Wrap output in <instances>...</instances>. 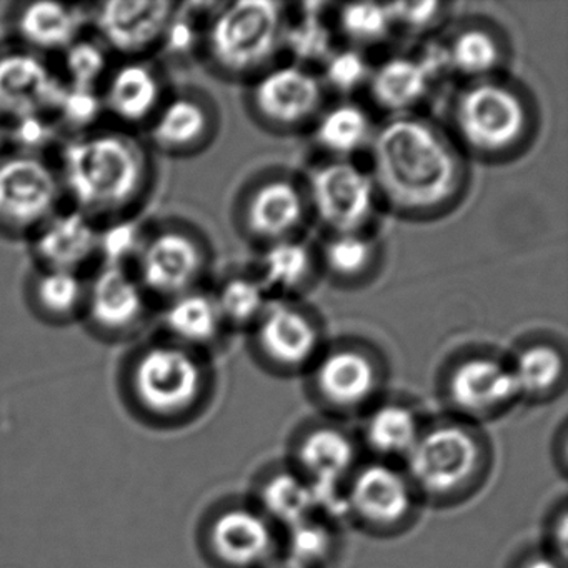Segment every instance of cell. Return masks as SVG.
I'll return each mask as SVG.
<instances>
[{"label":"cell","instance_id":"cell-11","mask_svg":"<svg viewBox=\"0 0 568 568\" xmlns=\"http://www.w3.org/2000/svg\"><path fill=\"white\" fill-rule=\"evenodd\" d=\"M442 398L448 415L480 427L520 402L508 362L487 354L454 362L442 381Z\"/></svg>","mask_w":568,"mask_h":568},{"label":"cell","instance_id":"cell-36","mask_svg":"<svg viewBox=\"0 0 568 568\" xmlns=\"http://www.w3.org/2000/svg\"><path fill=\"white\" fill-rule=\"evenodd\" d=\"M377 257V245L367 235L334 234L322 251V261L332 277L355 282L368 274Z\"/></svg>","mask_w":568,"mask_h":568},{"label":"cell","instance_id":"cell-6","mask_svg":"<svg viewBox=\"0 0 568 568\" xmlns=\"http://www.w3.org/2000/svg\"><path fill=\"white\" fill-rule=\"evenodd\" d=\"M344 501L345 520L378 538L410 530L424 508L400 464L367 457L345 481Z\"/></svg>","mask_w":568,"mask_h":568},{"label":"cell","instance_id":"cell-30","mask_svg":"<svg viewBox=\"0 0 568 568\" xmlns=\"http://www.w3.org/2000/svg\"><path fill=\"white\" fill-rule=\"evenodd\" d=\"M367 85L372 101L397 118L422 104L430 91L432 79L418 59L392 58L372 69Z\"/></svg>","mask_w":568,"mask_h":568},{"label":"cell","instance_id":"cell-37","mask_svg":"<svg viewBox=\"0 0 568 568\" xmlns=\"http://www.w3.org/2000/svg\"><path fill=\"white\" fill-rule=\"evenodd\" d=\"M148 229L149 224L139 214L99 224L98 265L131 268L141 251Z\"/></svg>","mask_w":568,"mask_h":568},{"label":"cell","instance_id":"cell-46","mask_svg":"<svg viewBox=\"0 0 568 568\" xmlns=\"http://www.w3.org/2000/svg\"><path fill=\"white\" fill-rule=\"evenodd\" d=\"M544 548L561 564L567 565L568 557V505L565 498L551 508L545 525Z\"/></svg>","mask_w":568,"mask_h":568},{"label":"cell","instance_id":"cell-13","mask_svg":"<svg viewBox=\"0 0 568 568\" xmlns=\"http://www.w3.org/2000/svg\"><path fill=\"white\" fill-rule=\"evenodd\" d=\"M205 547L219 568H264L282 551V531L251 498L231 501L209 520Z\"/></svg>","mask_w":568,"mask_h":568},{"label":"cell","instance_id":"cell-7","mask_svg":"<svg viewBox=\"0 0 568 568\" xmlns=\"http://www.w3.org/2000/svg\"><path fill=\"white\" fill-rule=\"evenodd\" d=\"M129 378L138 400L148 410L168 417L194 410L209 387L201 354L169 338L139 348Z\"/></svg>","mask_w":568,"mask_h":568},{"label":"cell","instance_id":"cell-15","mask_svg":"<svg viewBox=\"0 0 568 568\" xmlns=\"http://www.w3.org/2000/svg\"><path fill=\"white\" fill-rule=\"evenodd\" d=\"M288 464L314 488H344L364 460L357 434L331 417L305 422L291 438Z\"/></svg>","mask_w":568,"mask_h":568},{"label":"cell","instance_id":"cell-44","mask_svg":"<svg viewBox=\"0 0 568 568\" xmlns=\"http://www.w3.org/2000/svg\"><path fill=\"white\" fill-rule=\"evenodd\" d=\"M284 42H287L297 58L305 61H315V59L321 61L332 54L328 31L317 19H305L304 22L292 28L291 32H285Z\"/></svg>","mask_w":568,"mask_h":568},{"label":"cell","instance_id":"cell-4","mask_svg":"<svg viewBox=\"0 0 568 568\" xmlns=\"http://www.w3.org/2000/svg\"><path fill=\"white\" fill-rule=\"evenodd\" d=\"M282 4L241 0L212 12L202 48L212 71L231 79L261 75L284 44Z\"/></svg>","mask_w":568,"mask_h":568},{"label":"cell","instance_id":"cell-10","mask_svg":"<svg viewBox=\"0 0 568 568\" xmlns=\"http://www.w3.org/2000/svg\"><path fill=\"white\" fill-rule=\"evenodd\" d=\"M64 204L54 162L16 151L0 154V237L28 241Z\"/></svg>","mask_w":568,"mask_h":568},{"label":"cell","instance_id":"cell-25","mask_svg":"<svg viewBox=\"0 0 568 568\" xmlns=\"http://www.w3.org/2000/svg\"><path fill=\"white\" fill-rule=\"evenodd\" d=\"M307 212V197L291 179L274 178L261 182L245 197L242 207L244 229L267 242L287 241L297 232Z\"/></svg>","mask_w":568,"mask_h":568},{"label":"cell","instance_id":"cell-38","mask_svg":"<svg viewBox=\"0 0 568 568\" xmlns=\"http://www.w3.org/2000/svg\"><path fill=\"white\" fill-rule=\"evenodd\" d=\"M214 298L224 325L235 327L255 324L268 305L261 282L242 275L227 278Z\"/></svg>","mask_w":568,"mask_h":568},{"label":"cell","instance_id":"cell-12","mask_svg":"<svg viewBox=\"0 0 568 568\" xmlns=\"http://www.w3.org/2000/svg\"><path fill=\"white\" fill-rule=\"evenodd\" d=\"M155 304L132 268L98 265L88 277L82 321L98 338L124 342L138 337L154 317Z\"/></svg>","mask_w":568,"mask_h":568},{"label":"cell","instance_id":"cell-33","mask_svg":"<svg viewBox=\"0 0 568 568\" xmlns=\"http://www.w3.org/2000/svg\"><path fill=\"white\" fill-rule=\"evenodd\" d=\"M341 550V530L322 515H312L282 530V551L311 568H325Z\"/></svg>","mask_w":568,"mask_h":568},{"label":"cell","instance_id":"cell-40","mask_svg":"<svg viewBox=\"0 0 568 568\" xmlns=\"http://www.w3.org/2000/svg\"><path fill=\"white\" fill-rule=\"evenodd\" d=\"M338 29L354 45H372L384 42L394 24L387 6L345 4L337 16Z\"/></svg>","mask_w":568,"mask_h":568},{"label":"cell","instance_id":"cell-32","mask_svg":"<svg viewBox=\"0 0 568 568\" xmlns=\"http://www.w3.org/2000/svg\"><path fill=\"white\" fill-rule=\"evenodd\" d=\"M448 69L462 78L480 81L500 68L504 51L497 34L484 26H465L445 45Z\"/></svg>","mask_w":568,"mask_h":568},{"label":"cell","instance_id":"cell-3","mask_svg":"<svg viewBox=\"0 0 568 568\" xmlns=\"http://www.w3.org/2000/svg\"><path fill=\"white\" fill-rule=\"evenodd\" d=\"M494 462V445L480 425L445 415L428 418L402 467L424 507L455 508L487 485Z\"/></svg>","mask_w":568,"mask_h":568},{"label":"cell","instance_id":"cell-47","mask_svg":"<svg viewBox=\"0 0 568 568\" xmlns=\"http://www.w3.org/2000/svg\"><path fill=\"white\" fill-rule=\"evenodd\" d=\"M510 568H567V565L561 564L545 548H531L518 555Z\"/></svg>","mask_w":568,"mask_h":568},{"label":"cell","instance_id":"cell-43","mask_svg":"<svg viewBox=\"0 0 568 568\" xmlns=\"http://www.w3.org/2000/svg\"><path fill=\"white\" fill-rule=\"evenodd\" d=\"M202 32L199 31L194 12H189L185 6L178 4L159 52H168L172 58H184L194 51L195 45H202Z\"/></svg>","mask_w":568,"mask_h":568},{"label":"cell","instance_id":"cell-27","mask_svg":"<svg viewBox=\"0 0 568 568\" xmlns=\"http://www.w3.org/2000/svg\"><path fill=\"white\" fill-rule=\"evenodd\" d=\"M88 275L34 267L26 282V302L38 321L54 327L82 321Z\"/></svg>","mask_w":568,"mask_h":568},{"label":"cell","instance_id":"cell-18","mask_svg":"<svg viewBox=\"0 0 568 568\" xmlns=\"http://www.w3.org/2000/svg\"><path fill=\"white\" fill-rule=\"evenodd\" d=\"M254 325L255 357L274 374H307L324 351L317 322L294 305H267Z\"/></svg>","mask_w":568,"mask_h":568},{"label":"cell","instance_id":"cell-45","mask_svg":"<svg viewBox=\"0 0 568 568\" xmlns=\"http://www.w3.org/2000/svg\"><path fill=\"white\" fill-rule=\"evenodd\" d=\"M444 8L445 6L440 2H432V0L387 4L394 28H404L408 32H417V34L437 26L444 16Z\"/></svg>","mask_w":568,"mask_h":568},{"label":"cell","instance_id":"cell-20","mask_svg":"<svg viewBox=\"0 0 568 568\" xmlns=\"http://www.w3.org/2000/svg\"><path fill=\"white\" fill-rule=\"evenodd\" d=\"M324 85L301 65H281L257 75L251 92L254 114L268 128L291 131L318 118Z\"/></svg>","mask_w":568,"mask_h":568},{"label":"cell","instance_id":"cell-31","mask_svg":"<svg viewBox=\"0 0 568 568\" xmlns=\"http://www.w3.org/2000/svg\"><path fill=\"white\" fill-rule=\"evenodd\" d=\"M372 135L374 129L367 112L352 102H341L327 109L315 122V142L337 161H347L365 145H371Z\"/></svg>","mask_w":568,"mask_h":568},{"label":"cell","instance_id":"cell-35","mask_svg":"<svg viewBox=\"0 0 568 568\" xmlns=\"http://www.w3.org/2000/svg\"><path fill=\"white\" fill-rule=\"evenodd\" d=\"M114 61L111 52L89 32L59 55L58 72L69 88L99 91Z\"/></svg>","mask_w":568,"mask_h":568},{"label":"cell","instance_id":"cell-16","mask_svg":"<svg viewBox=\"0 0 568 568\" xmlns=\"http://www.w3.org/2000/svg\"><path fill=\"white\" fill-rule=\"evenodd\" d=\"M65 84L51 59L19 45H0V125L54 114Z\"/></svg>","mask_w":568,"mask_h":568},{"label":"cell","instance_id":"cell-8","mask_svg":"<svg viewBox=\"0 0 568 568\" xmlns=\"http://www.w3.org/2000/svg\"><path fill=\"white\" fill-rule=\"evenodd\" d=\"M207 267L204 237L185 222L164 221L149 225L131 268L151 301L162 305L201 288Z\"/></svg>","mask_w":568,"mask_h":568},{"label":"cell","instance_id":"cell-2","mask_svg":"<svg viewBox=\"0 0 568 568\" xmlns=\"http://www.w3.org/2000/svg\"><path fill=\"white\" fill-rule=\"evenodd\" d=\"M372 179L398 214L428 217L448 211L465 187V168L450 141L425 119L397 115L374 131Z\"/></svg>","mask_w":568,"mask_h":568},{"label":"cell","instance_id":"cell-9","mask_svg":"<svg viewBox=\"0 0 568 568\" xmlns=\"http://www.w3.org/2000/svg\"><path fill=\"white\" fill-rule=\"evenodd\" d=\"M307 394L324 417H361L382 398L385 371L364 345L338 344L322 351L307 371Z\"/></svg>","mask_w":568,"mask_h":568},{"label":"cell","instance_id":"cell-42","mask_svg":"<svg viewBox=\"0 0 568 568\" xmlns=\"http://www.w3.org/2000/svg\"><path fill=\"white\" fill-rule=\"evenodd\" d=\"M371 64L357 49L332 52L325 59L324 81L328 88L341 94H352L367 85Z\"/></svg>","mask_w":568,"mask_h":568},{"label":"cell","instance_id":"cell-1","mask_svg":"<svg viewBox=\"0 0 568 568\" xmlns=\"http://www.w3.org/2000/svg\"><path fill=\"white\" fill-rule=\"evenodd\" d=\"M54 165L65 204L98 224L139 214L154 191V152L138 132L115 125L65 135Z\"/></svg>","mask_w":568,"mask_h":568},{"label":"cell","instance_id":"cell-48","mask_svg":"<svg viewBox=\"0 0 568 568\" xmlns=\"http://www.w3.org/2000/svg\"><path fill=\"white\" fill-rule=\"evenodd\" d=\"M264 568H311L308 565L302 564L301 560H297V558L291 557V555L284 554V551H281V554L277 555V557L272 558L271 561H268L267 565H265Z\"/></svg>","mask_w":568,"mask_h":568},{"label":"cell","instance_id":"cell-26","mask_svg":"<svg viewBox=\"0 0 568 568\" xmlns=\"http://www.w3.org/2000/svg\"><path fill=\"white\" fill-rule=\"evenodd\" d=\"M251 500L281 531L317 514L312 485L288 462L261 470Z\"/></svg>","mask_w":568,"mask_h":568},{"label":"cell","instance_id":"cell-29","mask_svg":"<svg viewBox=\"0 0 568 568\" xmlns=\"http://www.w3.org/2000/svg\"><path fill=\"white\" fill-rule=\"evenodd\" d=\"M520 402L547 404L564 392L567 361L564 351L551 342H531L508 361Z\"/></svg>","mask_w":568,"mask_h":568},{"label":"cell","instance_id":"cell-14","mask_svg":"<svg viewBox=\"0 0 568 568\" xmlns=\"http://www.w3.org/2000/svg\"><path fill=\"white\" fill-rule=\"evenodd\" d=\"M175 2L112 0L89 4V32L114 59H148L159 54Z\"/></svg>","mask_w":568,"mask_h":568},{"label":"cell","instance_id":"cell-39","mask_svg":"<svg viewBox=\"0 0 568 568\" xmlns=\"http://www.w3.org/2000/svg\"><path fill=\"white\" fill-rule=\"evenodd\" d=\"M52 118L65 135L81 134L99 128L105 118L101 92L65 85Z\"/></svg>","mask_w":568,"mask_h":568},{"label":"cell","instance_id":"cell-21","mask_svg":"<svg viewBox=\"0 0 568 568\" xmlns=\"http://www.w3.org/2000/svg\"><path fill=\"white\" fill-rule=\"evenodd\" d=\"M217 129L214 108L195 91H171L148 128L144 141L152 152L191 158L209 148Z\"/></svg>","mask_w":568,"mask_h":568},{"label":"cell","instance_id":"cell-22","mask_svg":"<svg viewBox=\"0 0 568 568\" xmlns=\"http://www.w3.org/2000/svg\"><path fill=\"white\" fill-rule=\"evenodd\" d=\"M12 44L42 58H59L89 32V6L21 2L9 11Z\"/></svg>","mask_w":568,"mask_h":568},{"label":"cell","instance_id":"cell-23","mask_svg":"<svg viewBox=\"0 0 568 568\" xmlns=\"http://www.w3.org/2000/svg\"><path fill=\"white\" fill-rule=\"evenodd\" d=\"M99 224L64 204L31 237L29 251L36 267L79 272L98 264Z\"/></svg>","mask_w":568,"mask_h":568},{"label":"cell","instance_id":"cell-41","mask_svg":"<svg viewBox=\"0 0 568 568\" xmlns=\"http://www.w3.org/2000/svg\"><path fill=\"white\" fill-rule=\"evenodd\" d=\"M11 151L22 154L44 155L48 149L61 144L62 131L52 115L36 114L6 125Z\"/></svg>","mask_w":568,"mask_h":568},{"label":"cell","instance_id":"cell-34","mask_svg":"<svg viewBox=\"0 0 568 568\" xmlns=\"http://www.w3.org/2000/svg\"><path fill=\"white\" fill-rule=\"evenodd\" d=\"M314 257L307 245L287 239L268 245L262 258V282L264 291L275 288L294 292L311 277Z\"/></svg>","mask_w":568,"mask_h":568},{"label":"cell","instance_id":"cell-28","mask_svg":"<svg viewBox=\"0 0 568 568\" xmlns=\"http://www.w3.org/2000/svg\"><path fill=\"white\" fill-rule=\"evenodd\" d=\"M161 324L169 341L199 352L217 344L225 327L214 294L195 288L161 305Z\"/></svg>","mask_w":568,"mask_h":568},{"label":"cell","instance_id":"cell-17","mask_svg":"<svg viewBox=\"0 0 568 568\" xmlns=\"http://www.w3.org/2000/svg\"><path fill=\"white\" fill-rule=\"evenodd\" d=\"M371 172L348 161L328 162L312 174L308 201L334 234H361L377 202Z\"/></svg>","mask_w":568,"mask_h":568},{"label":"cell","instance_id":"cell-24","mask_svg":"<svg viewBox=\"0 0 568 568\" xmlns=\"http://www.w3.org/2000/svg\"><path fill=\"white\" fill-rule=\"evenodd\" d=\"M357 432L367 458L404 464L427 425L424 412L405 398L382 397L361 415Z\"/></svg>","mask_w":568,"mask_h":568},{"label":"cell","instance_id":"cell-5","mask_svg":"<svg viewBox=\"0 0 568 568\" xmlns=\"http://www.w3.org/2000/svg\"><path fill=\"white\" fill-rule=\"evenodd\" d=\"M454 128L467 151L478 158L515 154L530 132V108L514 85L497 79L468 84L454 104Z\"/></svg>","mask_w":568,"mask_h":568},{"label":"cell","instance_id":"cell-19","mask_svg":"<svg viewBox=\"0 0 568 568\" xmlns=\"http://www.w3.org/2000/svg\"><path fill=\"white\" fill-rule=\"evenodd\" d=\"M99 92L112 125L138 132L148 128L171 89L154 58L115 59Z\"/></svg>","mask_w":568,"mask_h":568}]
</instances>
